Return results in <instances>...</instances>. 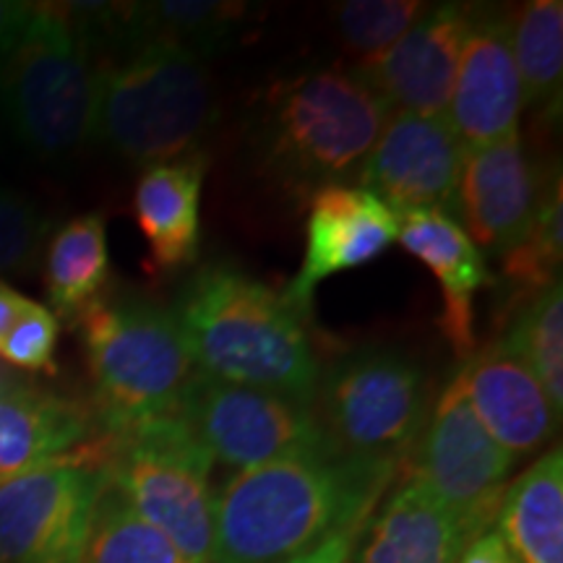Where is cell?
<instances>
[{
  "label": "cell",
  "mask_w": 563,
  "mask_h": 563,
  "mask_svg": "<svg viewBox=\"0 0 563 563\" xmlns=\"http://www.w3.org/2000/svg\"><path fill=\"white\" fill-rule=\"evenodd\" d=\"M34 11V3H16V0H0V60L9 53L13 40L24 30Z\"/></svg>",
  "instance_id": "34"
},
{
  "label": "cell",
  "mask_w": 563,
  "mask_h": 563,
  "mask_svg": "<svg viewBox=\"0 0 563 563\" xmlns=\"http://www.w3.org/2000/svg\"><path fill=\"white\" fill-rule=\"evenodd\" d=\"M60 323L51 308L30 300L9 334L0 340V361L19 373H55Z\"/></svg>",
  "instance_id": "31"
},
{
  "label": "cell",
  "mask_w": 563,
  "mask_h": 563,
  "mask_svg": "<svg viewBox=\"0 0 563 563\" xmlns=\"http://www.w3.org/2000/svg\"><path fill=\"white\" fill-rule=\"evenodd\" d=\"M397 214L361 186H332L308 199L306 256L282 292L308 313L323 279L376 262L397 243Z\"/></svg>",
  "instance_id": "15"
},
{
  "label": "cell",
  "mask_w": 563,
  "mask_h": 563,
  "mask_svg": "<svg viewBox=\"0 0 563 563\" xmlns=\"http://www.w3.org/2000/svg\"><path fill=\"white\" fill-rule=\"evenodd\" d=\"M97 439L0 483V563H79L104 483Z\"/></svg>",
  "instance_id": "11"
},
{
  "label": "cell",
  "mask_w": 563,
  "mask_h": 563,
  "mask_svg": "<svg viewBox=\"0 0 563 563\" xmlns=\"http://www.w3.org/2000/svg\"><path fill=\"white\" fill-rule=\"evenodd\" d=\"M498 534L517 563H563V452L551 449L514 477L498 506Z\"/></svg>",
  "instance_id": "23"
},
{
  "label": "cell",
  "mask_w": 563,
  "mask_h": 563,
  "mask_svg": "<svg viewBox=\"0 0 563 563\" xmlns=\"http://www.w3.org/2000/svg\"><path fill=\"white\" fill-rule=\"evenodd\" d=\"M422 0H347L334 11L336 34L361 60L394 45L428 11Z\"/></svg>",
  "instance_id": "29"
},
{
  "label": "cell",
  "mask_w": 563,
  "mask_h": 563,
  "mask_svg": "<svg viewBox=\"0 0 563 563\" xmlns=\"http://www.w3.org/2000/svg\"><path fill=\"white\" fill-rule=\"evenodd\" d=\"M391 110L352 70L308 68L264 91L251 121V146L279 191L308 201L357 178Z\"/></svg>",
  "instance_id": "3"
},
{
  "label": "cell",
  "mask_w": 563,
  "mask_h": 563,
  "mask_svg": "<svg viewBox=\"0 0 563 563\" xmlns=\"http://www.w3.org/2000/svg\"><path fill=\"white\" fill-rule=\"evenodd\" d=\"M397 222V243L439 279L443 336L456 355L470 357L475 352V295L493 285L483 251L454 217L441 211H407Z\"/></svg>",
  "instance_id": "18"
},
{
  "label": "cell",
  "mask_w": 563,
  "mask_h": 563,
  "mask_svg": "<svg viewBox=\"0 0 563 563\" xmlns=\"http://www.w3.org/2000/svg\"><path fill=\"white\" fill-rule=\"evenodd\" d=\"M433 378L399 350L371 347L321 368L311 410L336 454L405 464L431 415Z\"/></svg>",
  "instance_id": "8"
},
{
  "label": "cell",
  "mask_w": 563,
  "mask_h": 563,
  "mask_svg": "<svg viewBox=\"0 0 563 563\" xmlns=\"http://www.w3.org/2000/svg\"><path fill=\"white\" fill-rule=\"evenodd\" d=\"M470 5L473 3L428 5L402 37L357 63L352 74L376 91L391 112L446 118L467 37Z\"/></svg>",
  "instance_id": "13"
},
{
  "label": "cell",
  "mask_w": 563,
  "mask_h": 563,
  "mask_svg": "<svg viewBox=\"0 0 563 563\" xmlns=\"http://www.w3.org/2000/svg\"><path fill=\"white\" fill-rule=\"evenodd\" d=\"M51 220L30 196L0 186V277L37 266Z\"/></svg>",
  "instance_id": "30"
},
{
  "label": "cell",
  "mask_w": 563,
  "mask_h": 563,
  "mask_svg": "<svg viewBox=\"0 0 563 563\" xmlns=\"http://www.w3.org/2000/svg\"><path fill=\"white\" fill-rule=\"evenodd\" d=\"M545 180L548 175L538 170L519 133L481 150H464L456 217L470 241L493 256L522 243L538 214Z\"/></svg>",
  "instance_id": "16"
},
{
  "label": "cell",
  "mask_w": 563,
  "mask_h": 563,
  "mask_svg": "<svg viewBox=\"0 0 563 563\" xmlns=\"http://www.w3.org/2000/svg\"><path fill=\"white\" fill-rule=\"evenodd\" d=\"M100 435L95 415L32 384L0 394V483L66 460Z\"/></svg>",
  "instance_id": "19"
},
{
  "label": "cell",
  "mask_w": 563,
  "mask_h": 563,
  "mask_svg": "<svg viewBox=\"0 0 563 563\" xmlns=\"http://www.w3.org/2000/svg\"><path fill=\"white\" fill-rule=\"evenodd\" d=\"M104 483L194 563L214 559V460L178 415L97 439Z\"/></svg>",
  "instance_id": "7"
},
{
  "label": "cell",
  "mask_w": 563,
  "mask_h": 563,
  "mask_svg": "<svg viewBox=\"0 0 563 563\" xmlns=\"http://www.w3.org/2000/svg\"><path fill=\"white\" fill-rule=\"evenodd\" d=\"M108 224L100 211L63 224L45 256V290L53 311L74 321L89 302L108 292Z\"/></svg>",
  "instance_id": "24"
},
{
  "label": "cell",
  "mask_w": 563,
  "mask_h": 563,
  "mask_svg": "<svg viewBox=\"0 0 563 563\" xmlns=\"http://www.w3.org/2000/svg\"><path fill=\"white\" fill-rule=\"evenodd\" d=\"M175 415L230 470H249L285 456L334 452L311 407L282 394L222 382L194 371Z\"/></svg>",
  "instance_id": "9"
},
{
  "label": "cell",
  "mask_w": 563,
  "mask_h": 563,
  "mask_svg": "<svg viewBox=\"0 0 563 563\" xmlns=\"http://www.w3.org/2000/svg\"><path fill=\"white\" fill-rule=\"evenodd\" d=\"M456 376L477 420L514 460L553 439L559 418L543 386L504 336L475 350Z\"/></svg>",
  "instance_id": "17"
},
{
  "label": "cell",
  "mask_w": 563,
  "mask_h": 563,
  "mask_svg": "<svg viewBox=\"0 0 563 563\" xmlns=\"http://www.w3.org/2000/svg\"><path fill=\"white\" fill-rule=\"evenodd\" d=\"M561 258H563V194L561 173H551L545 180L543 196H540L538 214L532 228L501 256V272L509 287V302L517 306L519 300L530 302L548 287L561 282Z\"/></svg>",
  "instance_id": "27"
},
{
  "label": "cell",
  "mask_w": 563,
  "mask_h": 563,
  "mask_svg": "<svg viewBox=\"0 0 563 563\" xmlns=\"http://www.w3.org/2000/svg\"><path fill=\"white\" fill-rule=\"evenodd\" d=\"M464 146L446 118L391 112L357 183L394 214L441 211L456 220Z\"/></svg>",
  "instance_id": "12"
},
{
  "label": "cell",
  "mask_w": 563,
  "mask_h": 563,
  "mask_svg": "<svg viewBox=\"0 0 563 563\" xmlns=\"http://www.w3.org/2000/svg\"><path fill=\"white\" fill-rule=\"evenodd\" d=\"M514 464L517 460L477 420L454 376L407 456V475L418 477L473 540L496 525Z\"/></svg>",
  "instance_id": "10"
},
{
  "label": "cell",
  "mask_w": 563,
  "mask_h": 563,
  "mask_svg": "<svg viewBox=\"0 0 563 563\" xmlns=\"http://www.w3.org/2000/svg\"><path fill=\"white\" fill-rule=\"evenodd\" d=\"M217 118L209 60L199 55L146 42L104 63L95 139L131 165H165L199 152Z\"/></svg>",
  "instance_id": "5"
},
{
  "label": "cell",
  "mask_w": 563,
  "mask_h": 563,
  "mask_svg": "<svg viewBox=\"0 0 563 563\" xmlns=\"http://www.w3.org/2000/svg\"><path fill=\"white\" fill-rule=\"evenodd\" d=\"M173 316L196 371L313 405L321 361L302 313L266 282L211 262L183 285Z\"/></svg>",
  "instance_id": "2"
},
{
  "label": "cell",
  "mask_w": 563,
  "mask_h": 563,
  "mask_svg": "<svg viewBox=\"0 0 563 563\" xmlns=\"http://www.w3.org/2000/svg\"><path fill=\"white\" fill-rule=\"evenodd\" d=\"M368 519H357V522L340 527V530H334L332 534H327V538L319 540L313 548H308V551L292 555V559L282 563H352L357 540H361Z\"/></svg>",
  "instance_id": "32"
},
{
  "label": "cell",
  "mask_w": 563,
  "mask_h": 563,
  "mask_svg": "<svg viewBox=\"0 0 563 563\" xmlns=\"http://www.w3.org/2000/svg\"><path fill=\"white\" fill-rule=\"evenodd\" d=\"M522 110L509 9L473 3L446 121L464 150H481L517 136Z\"/></svg>",
  "instance_id": "14"
},
{
  "label": "cell",
  "mask_w": 563,
  "mask_h": 563,
  "mask_svg": "<svg viewBox=\"0 0 563 563\" xmlns=\"http://www.w3.org/2000/svg\"><path fill=\"white\" fill-rule=\"evenodd\" d=\"M467 543L454 514L418 477L405 475L365 522L352 563H456Z\"/></svg>",
  "instance_id": "20"
},
{
  "label": "cell",
  "mask_w": 563,
  "mask_h": 563,
  "mask_svg": "<svg viewBox=\"0 0 563 563\" xmlns=\"http://www.w3.org/2000/svg\"><path fill=\"white\" fill-rule=\"evenodd\" d=\"M34 382L26 373H19L13 371L9 363L0 361V394L3 391H16V389H26V386H32Z\"/></svg>",
  "instance_id": "36"
},
{
  "label": "cell",
  "mask_w": 563,
  "mask_h": 563,
  "mask_svg": "<svg viewBox=\"0 0 563 563\" xmlns=\"http://www.w3.org/2000/svg\"><path fill=\"white\" fill-rule=\"evenodd\" d=\"M91 378L100 433L165 418L196 371L173 311L141 295H110L74 319Z\"/></svg>",
  "instance_id": "6"
},
{
  "label": "cell",
  "mask_w": 563,
  "mask_h": 563,
  "mask_svg": "<svg viewBox=\"0 0 563 563\" xmlns=\"http://www.w3.org/2000/svg\"><path fill=\"white\" fill-rule=\"evenodd\" d=\"M26 302H30V298H24L19 290H13L11 285H5V282L0 279V340L9 334L13 321H16L19 313L26 308Z\"/></svg>",
  "instance_id": "35"
},
{
  "label": "cell",
  "mask_w": 563,
  "mask_h": 563,
  "mask_svg": "<svg viewBox=\"0 0 563 563\" xmlns=\"http://www.w3.org/2000/svg\"><path fill=\"white\" fill-rule=\"evenodd\" d=\"M397 464L336 452L238 470L214 493L217 563H282L340 527L368 519Z\"/></svg>",
  "instance_id": "1"
},
{
  "label": "cell",
  "mask_w": 563,
  "mask_h": 563,
  "mask_svg": "<svg viewBox=\"0 0 563 563\" xmlns=\"http://www.w3.org/2000/svg\"><path fill=\"white\" fill-rule=\"evenodd\" d=\"M203 175L207 154L199 152L141 173L133 194V214L157 272H178L199 256Z\"/></svg>",
  "instance_id": "21"
},
{
  "label": "cell",
  "mask_w": 563,
  "mask_h": 563,
  "mask_svg": "<svg viewBox=\"0 0 563 563\" xmlns=\"http://www.w3.org/2000/svg\"><path fill=\"white\" fill-rule=\"evenodd\" d=\"M456 563H517L506 540L496 530H488L470 540Z\"/></svg>",
  "instance_id": "33"
},
{
  "label": "cell",
  "mask_w": 563,
  "mask_h": 563,
  "mask_svg": "<svg viewBox=\"0 0 563 563\" xmlns=\"http://www.w3.org/2000/svg\"><path fill=\"white\" fill-rule=\"evenodd\" d=\"M504 340L530 365L555 418L563 415V287L561 282L525 302Z\"/></svg>",
  "instance_id": "28"
},
{
  "label": "cell",
  "mask_w": 563,
  "mask_h": 563,
  "mask_svg": "<svg viewBox=\"0 0 563 563\" xmlns=\"http://www.w3.org/2000/svg\"><path fill=\"white\" fill-rule=\"evenodd\" d=\"M104 60L68 11L34 5L0 60V108L40 159H66L95 139Z\"/></svg>",
  "instance_id": "4"
},
{
  "label": "cell",
  "mask_w": 563,
  "mask_h": 563,
  "mask_svg": "<svg viewBox=\"0 0 563 563\" xmlns=\"http://www.w3.org/2000/svg\"><path fill=\"white\" fill-rule=\"evenodd\" d=\"M509 40L522 108L553 110L563 84V3L530 0L509 11Z\"/></svg>",
  "instance_id": "25"
},
{
  "label": "cell",
  "mask_w": 563,
  "mask_h": 563,
  "mask_svg": "<svg viewBox=\"0 0 563 563\" xmlns=\"http://www.w3.org/2000/svg\"><path fill=\"white\" fill-rule=\"evenodd\" d=\"M79 563H194L102 483Z\"/></svg>",
  "instance_id": "26"
},
{
  "label": "cell",
  "mask_w": 563,
  "mask_h": 563,
  "mask_svg": "<svg viewBox=\"0 0 563 563\" xmlns=\"http://www.w3.org/2000/svg\"><path fill=\"white\" fill-rule=\"evenodd\" d=\"M243 16V3H220V0H157V3L115 5L112 45L125 53L146 42H162L209 60L230 45Z\"/></svg>",
  "instance_id": "22"
}]
</instances>
